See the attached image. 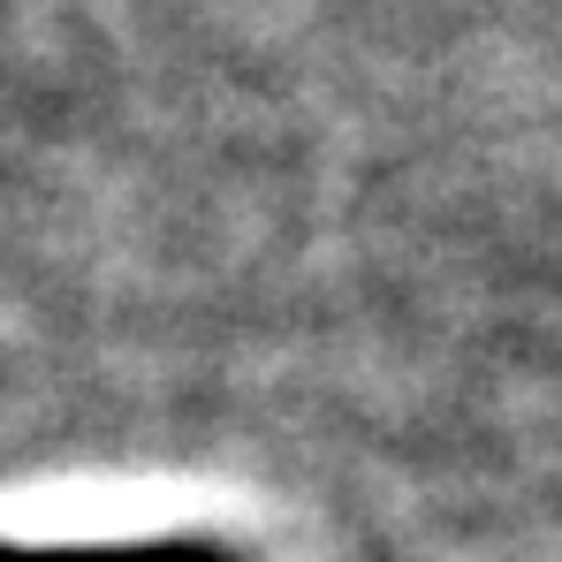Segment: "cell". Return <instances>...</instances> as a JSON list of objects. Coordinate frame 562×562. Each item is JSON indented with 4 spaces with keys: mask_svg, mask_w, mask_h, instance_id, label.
Returning <instances> with one entry per match:
<instances>
[{
    "mask_svg": "<svg viewBox=\"0 0 562 562\" xmlns=\"http://www.w3.org/2000/svg\"><path fill=\"white\" fill-rule=\"evenodd\" d=\"M0 562H236L221 548H198V540H145V548H8Z\"/></svg>",
    "mask_w": 562,
    "mask_h": 562,
    "instance_id": "1",
    "label": "cell"
}]
</instances>
